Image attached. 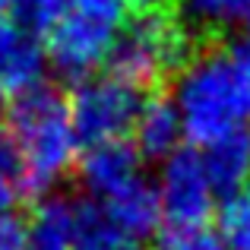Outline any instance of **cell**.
I'll list each match as a JSON object with an SVG mask.
<instances>
[{"instance_id": "16", "label": "cell", "mask_w": 250, "mask_h": 250, "mask_svg": "<svg viewBox=\"0 0 250 250\" xmlns=\"http://www.w3.org/2000/svg\"><path fill=\"white\" fill-rule=\"evenodd\" d=\"M247 10L250 0H187V22H193L200 32H215L244 19Z\"/></svg>"}, {"instance_id": "6", "label": "cell", "mask_w": 250, "mask_h": 250, "mask_svg": "<svg viewBox=\"0 0 250 250\" xmlns=\"http://www.w3.org/2000/svg\"><path fill=\"white\" fill-rule=\"evenodd\" d=\"M155 193L168 231H196L212 219L219 190L209 181L200 149H177L162 162Z\"/></svg>"}, {"instance_id": "20", "label": "cell", "mask_w": 250, "mask_h": 250, "mask_svg": "<svg viewBox=\"0 0 250 250\" xmlns=\"http://www.w3.org/2000/svg\"><path fill=\"white\" fill-rule=\"evenodd\" d=\"M177 0H124V6L136 13H162V10H171Z\"/></svg>"}, {"instance_id": "7", "label": "cell", "mask_w": 250, "mask_h": 250, "mask_svg": "<svg viewBox=\"0 0 250 250\" xmlns=\"http://www.w3.org/2000/svg\"><path fill=\"white\" fill-rule=\"evenodd\" d=\"M44 63H48V54H44V44H38L35 32L0 13V83L3 89L19 95L38 85Z\"/></svg>"}, {"instance_id": "4", "label": "cell", "mask_w": 250, "mask_h": 250, "mask_svg": "<svg viewBox=\"0 0 250 250\" xmlns=\"http://www.w3.org/2000/svg\"><path fill=\"white\" fill-rule=\"evenodd\" d=\"M124 0H73L48 29L44 54L57 73L85 80L98 63H108V54L124 29Z\"/></svg>"}, {"instance_id": "21", "label": "cell", "mask_w": 250, "mask_h": 250, "mask_svg": "<svg viewBox=\"0 0 250 250\" xmlns=\"http://www.w3.org/2000/svg\"><path fill=\"white\" fill-rule=\"evenodd\" d=\"M244 35H247V48H250V10H247V16H244Z\"/></svg>"}, {"instance_id": "2", "label": "cell", "mask_w": 250, "mask_h": 250, "mask_svg": "<svg viewBox=\"0 0 250 250\" xmlns=\"http://www.w3.org/2000/svg\"><path fill=\"white\" fill-rule=\"evenodd\" d=\"M6 124V140L16 155L19 181L25 190L44 193L70 174L83 143L70 117V102L54 85L38 83L19 92L10 104Z\"/></svg>"}, {"instance_id": "3", "label": "cell", "mask_w": 250, "mask_h": 250, "mask_svg": "<svg viewBox=\"0 0 250 250\" xmlns=\"http://www.w3.org/2000/svg\"><path fill=\"white\" fill-rule=\"evenodd\" d=\"M200 32L177 13H136L124 22L108 54L111 76L136 85H155L177 76L200 48Z\"/></svg>"}, {"instance_id": "17", "label": "cell", "mask_w": 250, "mask_h": 250, "mask_svg": "<svg viewBox=\"0 0 250 250\" xmlns=\"http://www.w3.org/2000/svg\"><path fill=\"white\" fill-rule=\"evenodd\" d=\"M19 190H22V181H19L16 155L10 149V140L0 136V219H10Z\"/></svg>"}, {"instance_id": "1", "label": "cell", "mask_w": 250, "mask_h": 250, "mask_svg": "<svg viewBox=\"0 0 250 250\" xmlns=\"http://www.w3.org/2000/svg\"><path fill=\"white\" fill-rule=\"evenodd\" d=\"M184 136L209 146L250 127V48L231 42H206L174 76L171 92Z\"/></svg>"}, {"instance_id": "9", "label": "cell", "mask_w": 250, "mask_h": 250, "mask_svg": "<svg viewBox=\"0 0 250 250\" xmlns=\"http://www.w3.org/2000/svg\"><path fill=\"white\" fill-rule=\"evenodd\" d=\"M83 184L92 193V200L102 203L114 190L127 187L130 181L143 177L140 152L127 143H104V146H89V152L80 162Z\"/></svg>"}, {"instance_id": "12", "label": "cell", "mask_w": 250, "mask_h": 250, "mask_svg": "<svg viewBox=\"0 0 250 250\" xmlns=\"http://www.w3.org/2000/svg\"><path fill=\"white\" fill-rule=\"evenodd\" d=\"M203 165L209 171V181L215 184L219 193H231V190L244 187L250 177V136H225L209 146H200Z\"/></svg>"}, {"instance_id": "19", "label": "cell", "mask_w": 250, "mask_h": 250, "mask_svg": "<svg viewBox=\"0 0 250 250\" xmlns=\"http://www.w3.org/2000/svg\"><path fill=\"white\" fill-rule=\"evenodd\" d=\"M0 250H25L22 241V225L16 219H0Z\"/></svg>"}, {"instance_id": "15", "label": "cell", "mask_w": 250, "mask_h": 250, "mask_svg": "<svg viewBox=\"0 0 250 250\" xmlns=\"http://www.w3.org/2000/svg\"><path fill=\"white\" fill-rule=\"evenodd\" d=\"M73 0H0V13H10L29 32H48Z\"/></svg>"}, {"instance_id": "10", "label": "cell", "mask_w": 250, "mask_h": 250, "mask_svg": "<svg viewBox=\"0 0 250 250\" xmlns=\"http://www.w3.org/2000/svg\"><path fill=\"white\" fill-rule=\"evenodd\" d=\"M117 228H124L127 234H133L136 241H143L146 234H152L162 225V209H159V193L155 184L146 177H136L127 187L114 190L111 196H104L102 203H95Z\"/></svg>"}, {"instance_id": "13", "label": "cell", "mask_w": 250, "mask_h": 250, "mask_svg": "<svg viewBox=\"0 0 250 250\" xmlns=\"http://www.w3.org/2000/svg\"><path fill=\"white\" fill-rule=\"evenodd\" d=\"M215 231L225 250H250V184L222 196L215 209Z\"/></svg>"}, {"instance_id": "5", "label": "cell", "mask_w": 250, "mask_h": 250, "mask_svg": "<svg viewBox=\"0 0 250 250\" xmlns=\"http://www.w3.org/2000/svg\"><path fill=\"white\" fill-rule=\"evenodd\" d=\"M70 102L76 136L83 146H104V143H124L133 133L136 114L143 108L140 89L117 76H85L76 83Z\"/></svg>"}, {"instance_id": "8", "label": "cell", "mask_w": 250, "mask_h": 250, "mask_svg": "<svg viewBox=\"0 0 250 250\" xmlns=\"http://www.w3.org/2000/svg\"><path fill=\"white\" fill-rule=\"evenodd\" d=\"M83 206L63 196H44L22 225L25 250H76Z\"/></svg>"}, {"instance_id": "22", "label": "cell", "mask_w": 250, "mask_h": 250, "mask_svg": "<svg viewBox=\"0 0 250 250\" xmlns=\"http://www.w3.org/2000/svg\"><path fill=\"white\" fill-rule=\"evenodd\" d=\"M3 102H6V89H3V83H0V111H3Z\"/></svg>"}, {"instance_id": "18", "label": "cell", "mask_w": 250, "mask_h": 250, "mask_svg": "<svg viewBox=\"0 0 250 250\" xmlns=\"http://www.w3.org/2000/svg\"><path fill=\"white\" fill-rule=\"evenodd\" d=\"M159 250H225V244L219 241V234L196 228V231H165L159 241Z\"/></svg>"}, {"instance_id": "11", "label": "cell", "mask_w": 250, "mask_h": 250, "mask_svg": "<svg viewBox=\"0 0 250 250\" xmlns=\"http://www.w3.org/2000/svg\"><path fill=\"white\" fill-rule=\"evenodd\" d=\"M184 140V127H181V114H177L174 102L171 98H149L143 102L140 114L133 124V149L140 155L149 159H162L174 155L181 149Z\"/></svg>"}, {"instance_id": "14", "label": "cell", "mask_w": 250, "mask_h": 250, "mask_svg": "<svg viewBox=\"0 0 250 250\" xmlns=\"http://www.w3.org/2000/svg\"><path fill=\"white\" fill-rule=\"evenodd\" d=\"M76 250H140V241L117 228L98 206H83Z\"/></svg>"}]
</instances>
